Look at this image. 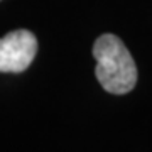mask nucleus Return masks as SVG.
I'll use <instances>...</instances> for the list:
<instances>
[{
	"label": "nucleus",
	"instance_id": "obj_1",
	"mask_svg": "<svg viewBox=\"0 0 152 152\" xmlns=\"http://www.w3.org/2000/svg\"><path fill=\"white\" fill-rule=\"evenodd\" d=\"M93 56L96 59V75L105 91L112 95H125L134 90L137 83L135 61L120 37L103 34L93 44Z\"/></svg>",
	"mask_w": 152,
	"mask_h": 152
},
{
	"label": "nucleus",
	"instance_id": "obj_2",
	"mask_svg": "<svg viewBox=\"0 0 152 152\" xmlns=\"http://www.w3.org/2000/svg\"><path fill=\"white\" fill-rule=\"evenodd\" d=\"M37 53V39L31 31L19 29L0 39V73L27 69Z\"/></svg>",
	"mask_w": 152,
	"mask_h": 152
}]
</instances>
